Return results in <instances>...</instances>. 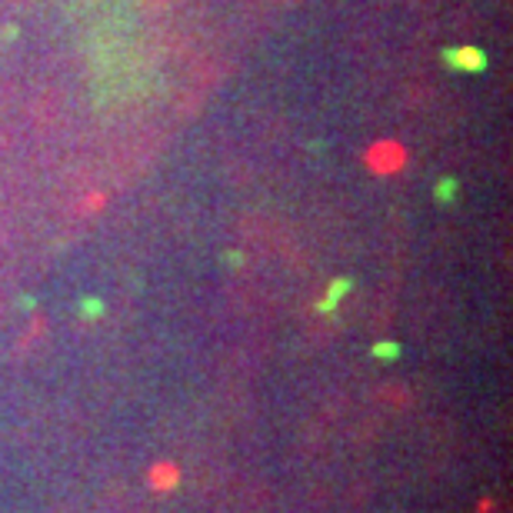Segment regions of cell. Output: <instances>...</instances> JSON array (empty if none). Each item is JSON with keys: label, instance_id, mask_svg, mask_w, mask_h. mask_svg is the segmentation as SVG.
Here are the masks:
<instances>
[{"label": "cell", "instance_id": "6da1fadb", "mask_svg": "<svg viewBox=\"0 0 513 513\" xmlns=\"http://www.w3.org/2000/svg\"><path fill=\"white\" fill-rule=\"evenodd\" d=\"M363 161H367V167H374L376 174H393V170H401L407 163V151L397 140H376Z\"/></svg>", "mask_w": 513, "mask_h": 513}]
</instances>
